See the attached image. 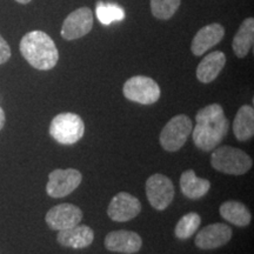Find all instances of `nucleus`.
Segmentation results:
<instances>
[{"label": "nucleus", "mask_w": 254, "mask_h": 254, "mask_svg": "<svg viewBox=\"0 0 254 254\" xmlns=\"http://www.w3.org/2000/svg\"><path fill=\"white\" fill-rule=\"evenodd\" d=\"M193 142L199 150L209 152L218 147L230 129V122L221 105L211 104L199 110L195 116Z\"/></svg>", "instance_id": "1"}, {"label": "nucleus", "mask_w": 254, "mask_h": 254, "mask_svg": "<svg viewBox=\"0 0 254 254\" xmlns=\"http://www.w3.org/2000/svg\"><path fill=\"white\" fill-rule=\"evenodd\" d=\"M21 55L33 68L49 71L57 65L59 52L55 41L43 31H31L21 38Z\"/></svg>", "instance_id": "2"}, {"label": "nucleus", "mask_w": 254, "mask_h": 254, "mask_svg": "<svg viewBox=\"0 0 254 254\" xmlns=\"http://www.w3.org/2000/svg\"><path fill=\"white\" fill-rule=\"evenodd\" d=\"M211 164L214 170L231 176H243L253 166L252 158L246 152L232 146L214 148Z\"/></svg>", "instance_id": "3"}, {"label": "nucleus", "mask_w": 254, "mask_h": 254, "mask_svg": "<svg viewBox=\"0 0 254 254\" xmlns=\"http://www.w3.org/2000/svg\"><path fill=\"white\" fill-rule=\"evenodd\" d=\"M85 124L80 116L75 113H60L52 119L50 125V134L62 145H73L82 138Z\"/></svg>", "instance_id": "4"}, {"label": "nucleus", "mask_w": 254, "mask_h": 254, "mask_svg": "<svg viewBox=\"0 0 254 254\" xmlns=\"http://www.w3.org/2000/svg\"><path fill=\"white\" fill-rule=\"evenodd\" d=\"M192 129V120L185 114H178L173 117L161 129L159 136L161 147L167 152L179 151L186 144Z\"/></svg>", "instance_id": "5"}, {"label": "nucleus", "mask_w": 254, "mask_h": 254, "mask_svg": "<svg viewBox=\"0 0 254 254\" xmlns=\"http://www.w3.org/2000/svg\"><path fill=\"white\" fill-rule=\"evenodd\" d=\"M126 99L141 105L155 104L160 98L161 91L153 79L145 75L129 78L123 87Z\"/></svg>", "instance_id": "6"}, {"label": "nucleus", "mask_w": 254, "mask_h": 254, "mask_svg": "<svg viewBox=\"0 0 254 254\" xmlns=\"http://www.w3.org/2000/svg\"><path fill=\"white\" fill-rule=\"evenodd\" d=\"M174 185L170 178L155 173L146 182V195L154 209L164 211L174 199Z\"/></svg>", "instance_id": "7"}, {"label": "nucleus", "mask_w": 254, "mask_h": 254, "mask_svg": "<svg viewBox=\"0 0 254 254\" xmlns=\"http://www.w3.org/2000/svg\"><path fill=\"white\" fill-rule=\"evenodd\" d=\"M81 180V173L75 168H57L49 174L46 192L51 198H64L71 194L80 185Z\"/></svg>", "instance_id": "8"}, {"label": "nucleus", "mask_w": 254, "mask_h": 254, "mask_svg": "<svg viewBox=\"0 0 254 254\" xmlns=\"http://www.w3.org/2000/svg\"><path fill=\"white\" fill-rule=\"evenodd\" d=\"M93 27V13L88 7H80L71 12L62 26L60 34L65 40H75L88 34Z\"/></svg>", "instance_id": "9"}, {"label": "nucleus", "mask_w": 254, "mask_h": 254, "mask_svg": "<svg viewBox=\"0 0 254 254\" xmlns=\"http://www.w3.org/2000/svg\"><path fill=\"white\" fill-rule=\"evenodd\" d=\"M82 211L73 204H59L53 206L46 213L45 220L51 230L62 231L80 224Z\"/></svg>", "instance_id": "10"}, {"label": "nucleus", "mask_w": 254, "mask_h": 254, "mask_svg": "<svg viewBox=\"0 0 254 254\" xmlns=\"http://www.w3.org/2000/svg\"><path fill=\"white\" fill-rule=\"evenodd\" d=\"M141 212V204L134 195L127 192H119L111 200L107 214L117 222H125L134 219Z\"/></svg>", "instance_id": "11"}, {"label": "nucleus", "mask_w": 254, "mask_h": 254, "mask_svg": "<svg viewBox=\"0 0 254 254\" xmlns=\"http://www.w3.org/2000/svg\"><path fill=\"white\" fill-rule=\"evenodd\" d=\"M232 238V228L226 224L215 222L199 231L195 237V246L200 250H215L226 245Z\"/></svg>", "instance_id": "12"}, {"label": "nucleus", "mask_w": 254, "mask_h": 254, "mask_svg": "<svg viewBox=\"0 0 254 254\" xmlns=\"http://www.w3.org/2000/svg\"><path fill=\"white\" fill-rule=\"evenodd\" d=\"M141 246V237L132 231H113L105 238V247L111 252L133 254L139 252Z\"/></svg>", "instance_id": "13"}, {"label": "nucleus", "mask_w": 254, "mask_h": 254, "mask_svg": "<svg viewBox=\"0 0 254 254\" xmlns=\"http://www.w3.org/2000/svg\"><path fill=\"white\" fill-rule=\"evenodd\" d=\"M225 36V28L220 24H209L200 28L193 38L190 51L196 57L202 56L209 49L220 43Z\"/></svg>", "instance_id": "14"}, {"label": "nucleus", "mask_w": 254, "mask_h": 254, "mask_svg": "<svg viewBox=\"0 0 254 254\" xmlns=\"http://www.w3.org/2000/svg\"><path fill=\"white\" fill-rule=\"evenodd\" d=\"M57 240L60 245L69 249H86L93 243L94 232L86 225H75L71 228L59 231Z\"/></svg>", "instance_id": "15"}, {"label": "nucleus", "mask_w": 254, "mask_h": 254, "mask_svg": "<svg viewBox=\"0 0 254 254\" xmlns=\"http://www.w3.org/2000/svg\"><path fill=\"white\" fill-rule=\"evenodd\" d=\"M226 64V56L221 51H214L205 57L196 67V78L202 84H209L220 74Z\"/></svg>", "instance_id": "16"}, {"label": "nucleus", "mask_w": 254, "mask_h": 254, "mask_svg": "<svg viewBox=\"0 0 254 254\" xmlns=\"http://www.w3.org/2000/svg\"><path fill=\"white\" fill-rule=\"evenodd\" d=\"M180 189L186 198L196 200L207 194L211 183L204 178L196 177L193 170H187L180 177Z\"/></svg>", "instance_id": "17"}, {"label": "nucleus", "mask_w": 254, "mask_h": 254, "mask_svg": "<svg viewBox=\"0 0 254 254\" xmlns=\"http://www.w3.org/2000/svg\"><path fill=\"white\" fill-rule=\"evenodd\" d=\"M233 133L237 140L246 141L254 134V109L250 105H243L233 120Z\"/></svg>", "instance_id": "18"}, {"label": "nucleus", "mask_w": 254, "mask_h": 254, "mask_svg": "<svg viewBox=\"0 0 254 254\" xmlns=\"http://www.w3.org/2000/svg\"><path fill=\"white\" fill-rule=\"evenodd\" d=\"M254 43V19L246 18L240 25L233 38V52L238 58H245L252 49Z\"/></svg>", "instance_id": "19"}, {"label": "nucleus", "mask_w": 254, "mask_h": 254, "mask_svg": "<svg viewBox=\"0 0 254 254\" xmlns=\"http://www.w3.org/2000/svg\"><path fill=\"white\" fill-rule=\"evenodd\" d=\"M219 212L225 220L239 227L247 226L252 220L250 209L239 201H233V200L225 201L219 208Z\"/></svg>", "instance_id": "20"}, {"label": "nucleus", "mask_w": 254, "mask_h": 254, "mask_svg": "<svg viewBox=\"0 0 254 254\" xmlns=\"http://www.w3.org/2000/svg\"><path fill=\"white\" fill-rule=\"evenodd\" d=\"M200 224H201V218L195 212H190L179 219L178 221L176 230H174V234L178 239L186 240L189 239L198 230Z\"/></svg>", "instance_id": "21"}, {"label": "nucleus", "mask_w": 254, "mask_h": 254, "mask_svg": "<svg viewBox=\"0 0 254 254\" xmlns=\"http://www.w3.org/2000/svg\"><path fill=\"white\" fill-rule=\"evenodd\" d=\"M97 17L103 25H111L113 21H122L125 19V11L116 4H105L99 1L97 4Z\"/></svg>", "instance_id": "22"}, {"label": "nucleus", "mask_w": 254, "mask_h": 254, "mask_svg": "<svg viewBox=\"0 0 254 254\" xmlns=\"http://www.w3.org/2000/svg\"><path fill=\"white\" fill-rule=\"evenodd\" d=\"M182 0H151L152 14L157 19L168 20L179 8Z\"/></svg>", "instance_id": "23"}, {"label": "nucleus", "mask_w": 254, "mask_h": 254, "mask_svg": "<svg viewBox=\"0 0 254 254\" xmlns=\"http://www.w3.org/2000/svg\"><path fill=\"white\" fill-rule=\"evenodd\" d=\"M9 58H11V47L0 34V65L7 63Z\"/></svg>", "instance_id": "24"}, {"label": "nucleus", "mask_w": 254, "mask_h": 254, "mask_svg": "<svg viewBox=\"0 0 254 254\" xmlns=\"http://www.w3.org/2000/svg\"><path fill=\"white\" fill-rule=\"evenodd\" d=\"M5 120H6L5 112H4V110L0 107V131H1L2 127H4V125H5Z\"/></svg>", "instance_id": "25"}, {"label": "nucleus", "mask_w": 254, "mask_h": 254, "mask_svg": "<svg viewBox=\"0 0 254 254\" xmlns=\"http://www.w3.org/2000/svg\"><path fill=\"white\" fill-rule=\"evenodd\" d=\"M15 1L19 2V4H28L31 0H15Z\"/></svg>", "instance_id": "26"}]
</instances>
